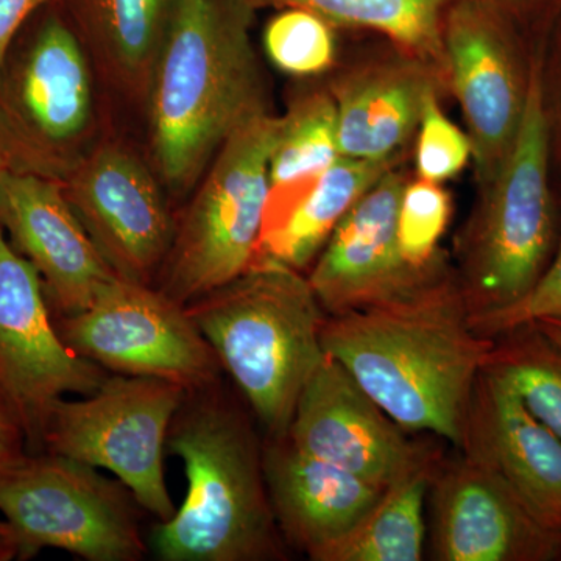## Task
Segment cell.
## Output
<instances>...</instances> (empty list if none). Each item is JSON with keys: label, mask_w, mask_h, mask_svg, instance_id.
<instances>
[{"label": "cell", "mask_w": 561, "mask_h": 561, "mask_svg": "<svg viewBox=\"0 0 561 561\" xmlns=\"http://www.w3.org/2000/svg\"><path fill=\"white\" fill-rule=\"evenodd\" d=\"M321 343L401 430L460 449L493 339L472 330L456 272L400 300L328 316Z\"/></svg>", "instance_id": "1"}, {"label": "cell", "mask_w": 561, "mask_h": 561, "mask_svg": "<svg viewBox=\"0 0 561 561\" xmlns=\"http://www.w3.org/2000/svg\"><path fill=\"white\" fill-rule=\"evenodd\" d=\"M250 0H179L157 65L147 113L154 172L169 194H190L221 144L265 113L251 43Z\"/></svg>", "instance_id": "2"}, {"label": "cell", "mask_w": 561, "mask_h": 561, "mask_svg": "<svg viewBox=\"0 0 561 561\" xmlns=\"http://www.w3.org/2000/svg\"><path fill=\"white\" fill-rule=\"evenodd\" d=\"M186 472L183 504L158 522L150 549L161 561H272L287 557L273 513L262 443L224 383L186 391L168 435Z\"/></svg>", "instance_id": "3"}, {"label": "cell", "mask_w": 561, "mask_h": 561, "mask_svg": "<svg viewBox=\"0 0 561 561\" xmlns=\"http://www.w3.org/2000/svg\"><path fill=\"white\" fill-rule=\"evenodd\" d=\"M186 311L239 387L265 437H283L323 360L328 313L301 271L256 256L238 278Z\"/></svg>", "instance_id": "4"}, {"label": "cell", "mask_w": 561, "mask_h": 561, "mask_svg": "<svg viewBox=\"0 0 561 561\" xmlns=\"http://www.w3.org/2000/svg\"><path fill=\"white\" fill-rule=\"evenodd\" d=\"M553 238L549 122L540 69H531L518 133L460 242L470 321L523 300L546 271Z\"/></svg>", "instance_id": "5"}, {"label": "cell", "mask_w": 561, "mask_h": 561, "mask_svg": "<svg viewBox=\"0 0 561 561\" xmlns=\"http://www.w3.org/2000/svg\"><path fill=\"white\" fill-rule=\"evenodd\" d=\"M91 55L60 2L27 22L0 65V144L10 171L61 181L88 153Z\"/></svg>", "instance_id": "6"}, {"label": "cell", "mask_w": 561, "mask_h": 561, "mask_svg": "<svg viewBox=\"0 0 561 561\" xmlns=\"http://www.w3.org/2000/svg\"><path fill=\"white\" fill-rule=\"evenodd\" d=\"M280 125L283 116L268 111L247 121L198 180L153 284L172 300L190 305L238 278L256 260Z\"/></svg>", "instance_id": "7"}, {"label": "cell", "mask_w": 561, "mask_h": 561, "mask_svg": "<svg viewBox=\"0 0 561 561\" xmlns=\"http://www.w3.org/2000/svg\"><path fill=\"white\" fill-rule=\"evenodd\" d=\"M139 502L117 479L54 453L24 454L0 471V513L27 560L61 549L88 561L147 556Z\"/></svg>", "instance_id": "8"}, {"label": "cell", "mask_w": 561, "mask_h": 561, "mask_svg": "<svg viewBox=\"0 0 561 561\" xmlns=\"http://www.w3.org/2000/svg\"><path fill=\"white\" fill-rule=\"evenodd\" d=\"M184 394L183 387L162 379L108 375L81 400L55 402L43 453L113 472L144 511L168 522L176 508L165 485L164 454Z\"/></svg>", "instance_id": "9"}, {"label": "cell", "mask_w": 561, "mask_h": 561, "mask_svg": "<svg viewBox=\"0 0 561 561\" xmlns=\"http://www.w3.org/2000/svg\"><path fill=\"white\" fill-rule=\"evenodd\" d=\"M54 320L70 350L113 375L162 379L186 391L224 381L219 357L186 306L151 284L114 276L87 309Z\"/></svg>", "instance_id": "10"}, {"label": "cell", "mask_w": 561, "mask_h": 561, "mask_svg": "<svg viewBox=\"0 0 561 561\" xmlns=\"http://www.w3.org/2000/svg\"><path fill=\"white\" fill-rule=\"evenodd\" d=\"M108 371L62 341L43 280L0 228V394L24 432L32 454L43 453L44 427L65 394L84 397Z\"/></svg>", "instance_id": "11"}, {"label": "cell", "mask_w": 561, "mask_h": 561, "mask_svg": "<svg viewBox=\"0 0 561 561\" xmlns=\"http://www.w3.org/2000/svg\"><path fill=\"white\" fill-rule=\"evenodd\" d=\"M61 190L111 271L153 286L175 231L158 173L127 147L108 142L88 151Z\"/></svg>", "instance_id": "12"}, {"label": "cell", "mask_w": 561, "mask_h": 561, "mask_svg": "<svg viewBox=\"0 0 561 561\" xmlns=\"http://www.w3.org/2000/svg\"><path fill=\"white\" fill-rule=\"evenodd\" d=\"M446 76L468 124L476 173L489 187L508 157L526 103L505 16L485 0H454L442 27Z\"/></svg>", "instance_id": "13"}, {"label": "cell", "mask_w": 561, "mask_h": 561, "mask_svg": "<svg viewBox=\"0 0 561 561\" xmlns=\"http://www.w3.org/2000/svg\"><path fill=\"white\" fill-rule=\"evenodd\" d=\"M405 181L390 169L334 228L308 279L328 316L400 300L451 272L445 260L416 267L398 241Z\"/></svg>", "instance_id": "14"}, {"label": "cell", "mask_w": 561, "mask_h": 561, "mask_svg": "<svg viewBox=\"0 0 561 561\" xmlns=\"http://www.w3.org/2000/svg\"><path fill=\"white\" fill-rule=\"evenodd\" d=\"M286 435L301 453L383 490L437 454L409 440L330 354L302 389Z\"/></svg>", "instance_id": "15"}, {"label": "cell", "mask_w": 561, "mask_h": 561, "mask_svg": "<svg viewBox=\"0 0 561 561\" xmlns=\"http://www.w3.org/2000/svg\"><path fill=\"white\" fill-rule=\"evenodd\" d=\"M427 497L435 560L561 559V534L535 522L493 471L465 454L438 465Z\"/></svg>", "instance_id": "16"}, {"label": "cell", "mask_w": 561, "mask_h": 561, "mask_svg": "<svg viewBox=\"0 0 561 561\" xmlns=\"http://www.w3.org/2000/svg\"><path fill=\"white\" fill-rule=\"evenodd\" d=\"M0 228L38 272L54 319L87 309L117 276L70 208L60 181L7 172L0 179Z\"/></svg>", "instance_id": "17"}, {"label": "cell", "mask_w": 561, "mask_h": 561, "mask_svg": "<svg viewBox=\"0 0 561 561\" xmlns=\"http://www.w3.org/2000/svg\"><path fill=\"white\" fill-rule=\"evenodd\" d=\"M460 451L493 471L535 522L561 534V438L493 373L478 376Z\"/></svg>", "instance_id": "18"}, {"label": "cell", "mask_w": 561, "mask_h": 561, "mask_svg": "<svg viewBox=\"0 0 561 561\" xmlns=\"http://www.w3.org/2000/svg\"><path fill=\"white\" fill-rule=\"evenodd\" d=\"M262 459L284 540L313 561L348 535L386 491L301 453L287 435L265 438Z\"/></svg>", "instance_id": "19"}, {"label": "cell", "mask_w": 561, "mask_h": 561, "mask_svg": "<svg viewBox=\"0 0 561 561\" xmlns=\"http://www.w3.org/2000/svg\"><path fill=\"white\" fill-rule=\"evenodd\" d=\"M437 76L409 55L345 73L331 90L342 157L394 161V154L419 128L424 103L437 91Z\"/></svg>", "instance_id": "20"}, {"label": "cell", "mask_w": 561, "mask_h": 561, "mask_svg": "<svg viewBox=\"0 0 561 561\" xmlns=\"http://www.w3.org/2000/svg\"><path fill=\"white\" fill-rule=\"evenodd\" d=\"M393 164L341 157L312 183L268 192L256 256L308 267L339 221Z\"/></svg>", "instance_id": "21"}, {"label": "cell", "mask_w": 561, "mask_h": 561, "mask_svg": "<svg viewBox=\"0 0 561 561\" xmlns=\"http://www.w3.org/2000/svg\"><path fill=\"white\" fill-rule=\"evenodd\" d=\"M111 83L146 102L179 0H58Z\"/></svg>", "instance_id": "22"}, {"label": "cell", "mask_w": 561, "mask_h": 561, "mask_svg": "<svg viewBox=\"0 0 561 561\" xmlns=\"http://www.w3.org/2000/svg\"><path fill=\"white\" fill-rule=\"evenodd\" d=\"M440 465L434 454L416 470L383 491L362 522L317 561H420L423 559L426 523L424 505L432 479Z\"/></svg>", "instance_id": "23"}, {"label": "cell", "mask_w": 561, "mask_h": 561, "mask_svg": "<svg viewBox=\"0 0 561 561\" xmlns=\"http://www.w3.org/2000/svg\"><path fill=\"white\" fill-rule=\"evenodd\" d=\"M254 9L298 7L334 27L360 28L386 36L409 57L446 73L442 27L454 0H250Z\"/></svg>", "instance_id": "24"}, {"label": "cell", "mask_w": 561, "mask_h": 561, "mask_svg": "<svg viewBox=\"0 0 561 561\" xmlns=\"http://www.w3.org/2000/svg\"><path fill=\"white\" fill-rule=\"evenodd\" d=\"M341 157L334 95L309 92L283 116L268 168L271 191L312 183Z\"/></svg>", "instance_id": "25"}, {"label": "cell", "mask_w": 561, "mask_h": 561, "mask_svg": "<svg viewBox=\"0 0 561 561\" xmlns=\"http://www.w3.org/2000/svg\"><path fill=\"white\" fill-rule=\"evenodd\" d=\"M482 370L508 383L527 411L561 438V351L534 324L493 339Z\"/></svg>", "instance_id": "26"}, {"label": "cell", "mask_w": 561, "mask_h": 561, "mask_svg": "<svg viewBox=\"0 0 561 561\" xmlns=\"http://www.w3.org/2000/svg\"><path fill=\"white\" fill-rule=\"evenodd\" d=\"M334 25L312 11L286 7L265 25L264 47L273 65L295 77H312L335 60Z\"/></svg>", "instance_id": "27"}, {"label": "cell", "mask_w": 561, "mask_h": 561, "mask_svg": "<svg viewBox=\"0 0 561 561\" xmlns=\"http://www.w3.org/2000/svg\"><path fill=\"white\" fill-rule=\"evenodd\" d=\"M451 195L440 183L419 180L405 184L398 210V241L405 261L427 267L445 260L440 241L451 219Z\"/></svg>", "instance_id": "28"}, {"label": "cell", "mask_w": 561, "mask_h": 561, "mask_svg": "<svg viewBox=\"0 0 561 561\" xmlns=\"http://www.w3.org/2000/svg\"><path fill=\"white\" fill-rule=\"evenodd\" d=\"M416 139V172L421 180L443 183L463 171L472 157L470 136L443 113L437 91L423 106Z\"/></svg>", "instance_id": "29"}, {"label": "cell", "mask_w": 561, "mask_h": 561, "mask_svg": "<svg viewBox=\"0 0 561 561\" xmlns=\"http://www.w3.org/2000/svg\"><path fill=\"white\" fill-rule=\"evenodd\" d=\"M542 319H561V243L556 260L523 300L494 316L474 321L471 327L482 337L496 339Z\"/></svg>", "instance_id": "30"}, {"label": "cell", "mask_w": 561, "mask_h": 561, "mask_svg": "<svg viewBox=\"0 0 561 561\" xmlns=\"http://www.w3.org/2000/svg\"><path fill=\"white\" fill-rule=\"evenodd\" d=\"M51 2L57 0H0V65L22 28Z\"/></svg>", "instance_id": "31"}, {"label": "cell", "mask_w": 561, "mask_h": 561, "mask_svg": "<svg viewBox=\"0 0 561 561\" xmlns=\"http://www.w3.org/2000/svg\"><path fill=\"white\" fill-rule=\"evenodd\" d=\"M27 449L24 432L7 404H0V471L21 459Z\"/></svg>", "instance_id": "32"}, {"label": "cell", "mask_w": 561, "mask_h": 561, "mask_svg": "<svg viewBox=\"0 0 561 561\" xmlns=\"http://www.w3.org/2000/svg\"><path fill=\"white\" fill-rule=\"evenodd\" d=\"M20 546H18L16 535L5 519H0V561H10L18 559Z\"/></svg>", "instance_id": "33"}, {"label": "cell", "mask_w": 561, "mask_h": 561, "mask_svg": "<svg viewBox=\"0 0 561 561\" xmlns=\"http://www.w3.org/2000/svg\"><path fill=\"white\" fill-rule=\"evenodd\" d=\"M529 324H534L549 342L561 351V319H542Z\"/></svg>", "instance_id": "34"}, {"label": "cell", "mask_w": 561, "mask_h": 561, "mask_svg": "<svg viewBox=\"0 0 561 561\" xmlns=\"http://www.w3.org/2000/svg\"><path fill=\"white\" fill-rule=\"evenodd\" d=\"M485 2H489L494 9L500 10L505 16L508 11L523 10L534 5L537 0H485Z\"/></svg>", "instance_id": "35"}, {"label": "cell", "mask_w": 561, "mask_h": 561, "mask_svg": "<svg viewBox=\"0 0 561 561\" xmlns=\"http://www.w3.org/2000/svg\"><path fill=\"white\" fill-rule=\"evenodd\" d=\"M10 171L9 158H7L5 150H3L2 144H0V179Z\"/></svg>", "instance_id": "36"}, {"label": "cell", "mask_w": 561, "mask_h": 561, "mask_svg": "<svg viewBox=\"0 0 561 561\" xmlns=\"http://www.w3.org/2000/svg\"><path fill=\"white\" fill-rule=\"evenodd\" d=\"M0 404H7V401L3 400L2 394H0ZM7 405H9V404H7ZM9 408H10V405H9Z\"/></svg>", "instance_id": "37"}]
</instances>
